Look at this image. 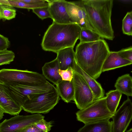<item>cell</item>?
<instances>
[{
  "label": "cell",
  "instance_id": "cell-4",
  "mask_svg": "<svg viewBox=\"0 0 132 132\" xmlns=\"http://www.w3.org/2000/svg\"><path fill=\"white\" fill-rule=\"evenodd\" d=\"M55 87L42 94L27 97L21 106L24 111L32 113H47L53 109L60 99Z\"/></svg>",
  "mask_w": 132,
  "mask_h": 132
},
{
  "label": "cell",
  "instance_id": "cell-24",
  "mask_svg": "<svg viewBox=\"0 0 132 132\" xmlns=\"http://www.w3.org/2000/svg\"><path fill=\"white\" fill-rule=\"evenodd\" d=\"M16 10L12 6L4 4L0 5V20L3 21L15 18L16 15Z\"/></svg>",
  "mask_w": 132,
  "mask_h": 132
},
{
  "label": "cell",
  "instance_id": "cell-9",
  "mask_svg": "<svg viewBox=\"0 0 132 132\" xmlns=\"http://www.w3.org/2000/svg\"><path fill=\"white\" fill-rule=\"evenodd\" d=\"M39 113L21 116L16 115L0 123V132H17L27 126L35 124L44 119Z\"/></svg>",
  "mask_w": 132,
  "mask_h": 132
},
{
  "label": "cell",
  "instance_id": "cell-29",
  "mask_svg": "<svg viewBox=\"0 0 132 132\" xmlns=\"http://www.w3.org/2000/svg\"><path fill=\"white\" fill-rule=\"evenodd\" d=\"M51 122L46 121L44 119H42L35 124L39 129L45 132H48L52 126Z\"/></svg>",
  "mask_w": 132,
  "mask_h": 132
},
{
  "label": "cell",
  "instance_id": "cell-13",
  "mask_svg": "<svg viewBox=\"0 0 132 132\" xmlns=\"http://www.w3.org/2000/svg\"><path fill=\"white\" fill-rule=\"evenodd\" d=\"M66 7L73 23L78 24L82 28H87L94 31L90 26L84 10L72 2L67 1Z\"/></svg>",
  "mask_w": 132,
  "mask_h": 132
},
{
  "label": "cell",
  "instance_id": "cell-23",
  "mask_svg": "<svg viewBox=\"0 0 132 132\" xmlns=\"http://www.w3.org/2000/svg\"><path fill=\"white\" fill-rule=\"evenodd\" d=\"M101 38L98 34L92 30L87 28H82L79 39L80 43L90 42L97 41Z\"/></svg>",
  "mask_w": 132,
  "mask_h": 132
},
{
  "label": "cell",
  "instance_id": "cell-2",
  "mask_svg": "<svg viewBox=\"0 0 132 132\" xmlns=\"http://www.w3.org/2000/svg\"><path fill=\"white\" fill-rule=\"evenodd\" d=\"M110 52L108 44L103 39L80 42L75 52L76 61L84 71L96 80L102 72L103 65Z\"/></svg>",
  "mask_w": 132,
  "mask_h": 132
},
{
  "label": "cell",
  "instance_id": "cell-20",
  "mask_svg": "<svg viewBox=\"0 0 132 132\" xmlns=\"http://www.w3.org/2000/svg\"><path fill=\"white\" fill-rule=\"evenodd\" d=\"M114 86L122 94L128 96H132V77L129 74L119 77L115 83Z\"/></svg>",
  "mask_w": 132,
  "mask_h": 132
},
{
  "label": "cell",
  "instance_id": "cell-31",
  "mask_svg": "<svg viewBox=\"0 0 132 132\" xmlns=\"http://www.w3.org/2000/svg\"><path fill=\"white\" fill-rule=\"evenodd\" d=\"M10 45L8 38L0 34V51L7 49Z\"/></svg>",
  "mask_w": 132,
  "mask_h": 132
},
{
  "label": "cell",
  "instance_id": "cell-30",
  "mask_svg": "<svg viewBox=\"0 0 132 132\" xmlns=\"http://www.w3.org/2000/svg\"><path fill=\"white\" fill-rule=\"evenodd\" d=\"M119 55L122 58L132 62V47L123 49L118 52Z\"/></svg>",
  "mask_w": 132,
  "mask_h": 132
},
{
  "label": "cell",
  "instance_id": "cell-11",
  "mask_svg": "<svg viewBox=\"0 0 132 132\" xmlns=\"http://www.w3.org/2000/svg\"><path fill=\"white\" fill-rule=\"evenodd\" d=\"M46 1L49 4V10L51 18L53 21L62 24L73 23L67 11V1L64 0Z\"/></svg>",
  "mask_w": 132,
  "mask_h": 132
},
{
  "label": "cell",
  "instance_id": "cell-1",
  "mask_svg": "<svg viewBox=\"0 0 132 132\" xmlns=\"http://www.w3.org/2000/svg\"><path fill=\"white\" fill-rule=\"evenodd\" d=\"M112 0H82L72 2L85 10L95 32L101 37L112 40L114 38L111 17Z\"/></svg>",
  "mask_w": 132,
  "mask_h": 132
},
{
  "label": "cell",
  "instance_id": "cell-10",
  "mask_svg": "<svg viewBox=\"0 0 132 132\" xmlns=\"http://www.w3.org/2000/svg\"><path fill=\"white\" fill-rule=\"evenodd\" d=\"M111 132H125L132 118V103L128 97L113 114Z\"/></svg>",
  "mask_w": 132,
  "mask_h": 132
},
{
  "label": "cell",
  "instance_id": "cell-18",
  "mask_svg": "<svg viewBox=\"0 0 132 132\" xmlns=\"http://www.w3.org/2000/svg\"><path fill=\"white\" fill-rule=\"evenodd\" d=\"M60 96L65 102L73 101L74 88L72 79L71 81L62 80L56 85Z\"/></svg>",
  "mask_w": 132,
  "mask_h": 132
},
{
  "label": "cell",
  "instance_id": "cell-21",
  "mask_svg": "<svg viewBox=\"0 0 132 132\" xmlns=\"http://www.w3.org/2000/svg\"><path fill=\"white\" fill-rule=\"evenodd\" d=\"M106 102L109 111L114 114L116 111L122 94L117 89L109 91L106 93Z\"/></svg>",
  "mask_w": 132,
  "mask_h": 132
},
{
  "label": "cell",
  "instance_id": "cell-15",
  "mask_svg": "<svg viewBox=\"0 0 132 132\" xmlns=\"http://www.w3.org/2000/svg\"><path fill=\"white\" fill-rule=\"evenodd\" d=\"M132 63V62L121 57L118 52L110 51L103 63L102 72L130 65Z\"/></svg>",
  "mask_w": 132,
  "mask_h": 132
},
{
  "label": "cell",
  "instance_id": "cell-17",
  "mask_svg": "<svg viewBox=\"0 0 132 132\" xmlns=\"http://www.w3.org/2000/svg\"><path fill=\"white\" fill-rule=\"evenodd\" d=\"M73 47L66 48L60 50L56 53L60 69L65 70L69 67L73 69L75 61V52Z\"/></svg>",
  "mask_w": 132,
  "mask_h": 132
},
{
  "label": "cell",
  "instance_id": "cell-7",
  "mask_svg": "<svg viewBox=\"0 0 132 132\" xmlns=\"http://www.w3.org/2000/svg\"><path fill=\"white\" fill-rule=\"evenodd\" d=\"M5 85L11 96L21 107L27 97L48 92L55 87L48 81L42 85L19 83Z\"/></svg>",
  "mask_w": 132,
  "mask_h": 132
},
{
  "label": "cell",
  "instance_id": "cell-16",
  "mask_svg": "<svg viewBox=\"0 0 132 132\" xmlns=\"http://www.w3.org/2000/svg\"><path fill=\"white\" fill-rule=\"evenodd\" d=\"M60 69L59 64L57 59L46 63L42 68L43 75L55 85L62 79L59 72Z\"/></svg>",
  "mask_w": 132,
  "mask_h": 132
},
{
  "label": "cell",
  "instance_id": "cell-27",
  "mask_svg": "<svg viewBox=\"0 0 132 132\" xmlns=\"http://www.w3.org/2000/svg\"><path fill=\"white\" fill-rule=\"evenodd\" d=\"M33 12L42 20L51 18L48 6L35 8L32 9Z\"/></svg>",
  "mask_w": 132,
  "mask_h": 132
},
{
  "label": "cell",
  "instance_id": "cell-5",
  "mask_svg": "<svg viewBox=\"0 0 132 132\" xmlns=\"http://www.w3.org/2000/svg\"><path fill=\"white\" fill-rule=\"evenodd\" d=\"M48 82L43 75L36 72L14 69L0 70V82L4 84L42 85Z\"/></svg>",
  "mask_w": 132,
  "mask_h": 132
},
{
  "label": "cell",
  "instance_id": "cell-8",
  "mask_svg": "<svg viewBox=\"0 0 132 132\" xmlns=\"http://www.w3.org/2000/svg\"><path fill=\"white\" fill-rule=\"evenodd\" d=\"M72 79L74 88L73 101L77 108L81 110L93 102L94 96L83 77L74 71Z\"/></svg>",
  "mask_w": 132,
  "mask_h": 132
},
{
  "label": "cell",
  "instance_id": "cell-25",
  "mask_svg": "<svg viewBox=\"0 0 132 132\" xmlns=\"http://www.w3.org/2000/svg\"><path fill=\"white\" fill-rule=\"evenodd\" d=\"M132 11L127 12L122 20L123 33L129 36L132 35Z\"/></svg>",
  "mask_w": 132,
  "mask_h": 132
},
{
  "label": "cell",
  "instance_id": "cell-3",
  "mask_svg": "<svg viewBox=\"0 0 132 132\" xmlns=\"http://www.w3.org/2000/svg\"><path fill=\"white\" fill-rule=\"evenodd\" d=\"M81 29L76 23L62 24L53 21L43 37L42 48L45 51L57 53L65 48L74 47L79 39Z\"/></svg>",
  "mask_w": 132,
  "mask_h": 132
},
{
  "label": "cell",
  "instance_id": "cell-33",
  "mask_svg": "<svg viewBox=\"0 0 132 132\" xmlns=\"http://www.w3.org/2000/svg\"><path fill=\"white\" fill-rule=\"evenodd\" d=\"M26 3L31 5H38L46 3V0H19Z\"/></svg>",
  "mask_w": 132,
  "mask_h": 132
},
{
  "label": "cell",
  "instance_id": "cell-34",
  "mask_svg": "<svg viewBox=\"0 0 132 132\" xmlns=\"http://www.w3.org/2000/svg\"><path fill=\"white\" fill-rule=\"evenodd\" d=\"M4 113L3 110L0 108V120L3 118Z\"/></svg>",
  "mask_w": 132,
  "mask_h": 132
},
{
  "label": "cell",
  "instance_id": "cell-35",
  "mask_svg": "<svg viewBox=\"0 0 132 132\" xmlns=\"http://www.w3.org/2000/svg\"><path fill=\"white\" fill-rule=\"evenodd\" d=\"M126 132H132V128H131L129 129L128 130H127Z\"/></svg>",
  "mask_w": 132,
  "mask_h": 132
},
{
  "label": "cell",
  "instance_id": "cell-19",
  "mask_svg": "<svg viewBox=\"0 0 132 132\" xmlns=\"http://www.w3.org/2000/svg\"><path fill=\"white\" fill-rule=\"evenodd\" d=\"M112 124L109 120L86 124L77 132H111Z\"/></svg>",
  "mask_w": 132,
  "mask_h": 132
},
{
  "label": "cell",
  "instance_id": "cell-6",
  "mask_svg": "<svg viewBox=\"0 0 132 132\" xmlns=\"http://www.w3.org/2000/svg\"><path fill=\"white\" fill-rule=\"evenodd\" d=\"M106 97L94 100L84 109L76 113L77 120L86 124L110 120L113 114L106 106Z\"/></svg>",
  "mask_w": 132,
  "mask_h": 132
},
{
  "label": "cell",
  "instance_id": "cell-26",
  "mask_svg": "<svg viewBox=\"0 0 132 132\" xmlns=\"http://www.w3.org/2000/svg\"><path fill=\"white\" fill-rule=\"evenodd\" d=\"M15 57V54L12 51L7 49L0 51V65L10 64Z\"/></svg>",
  "mask_w": 132,
  "mask_h": 132
},
{
  "label": "cell",
  "instance_id": "cell-28",
  "mask_svg": "<svg viewBox=\"0 0 132 132\" xmlns=\"http://www.w3.org/2000/svg\"><path fill=\"white\" fill-rule=\"evenodd\" d=\"M59 73L62 80L71 81L72 79L74 71L71 67L65 70H59Z\"/></svg>",
  "mask_w": 132,
  "mask_h": 132
},
{
  "label": "cell",
  "instance_id": "cell-14",
  "mask_svg": "<svg viewBox=\"0 0 132 132\" xmlns=\"http://www.w3.org/2000/svg\"><path fill=\"white\" fill-rule=\"evenodd\" d=\"M73 70L83 77L89 87L93 94L94 100L104 97V91L100 84L84 71L77 64L76 60Z\"/></svg>",
  "mask_w": 132,
  "mask_h": 132
},
{
  "label": "cell",
  "instance_id": "cell-22",
  "mask_svg": "<svg viewBox=\"0 0 132 132\" xmlns=\"http://www.w3.org/2000/svg\"><path fill=\"white\" fill-rule=\"evenodd\" d=\"M1 4L9 5L13 7L32 10L35 8L49 5L47 2L45 3L40 4L31 5L22 2L19 0H0V5Z\"/></svg>",
  "mask_w": 132,
  "mask_h": 132
},
{
  "label": "cell",
  "instance_id": "cell-12",
  "mask_svg": "<svg viewBox=\"0 0 132 132\" xmlns=\"http://www.w3.org/2000/svg\"><path fill=\"white\" fill-rule=\"evenodd\" d=\"M0 108L4 113L12 115H18L22 109L11 96L6 85L0 82Z\"/></svg>",
  "mask_w": 132,
  "mask_h": 132
},
{
  "label": "cell",
  "instance_id": "cell-32",
  "mask_svg": "<svg viewBox=\"0 0 132 132\" xmlns=\"http://www.w3.org/2000/svg\"><path fill=\"white\" fill-rule=\"evenodd\" d=\"M17 132H45L37 128L35 124L22 128Z\"/></svg>",
  "mask_w": 132,
  "mask_h": 132
}]
</instances>
